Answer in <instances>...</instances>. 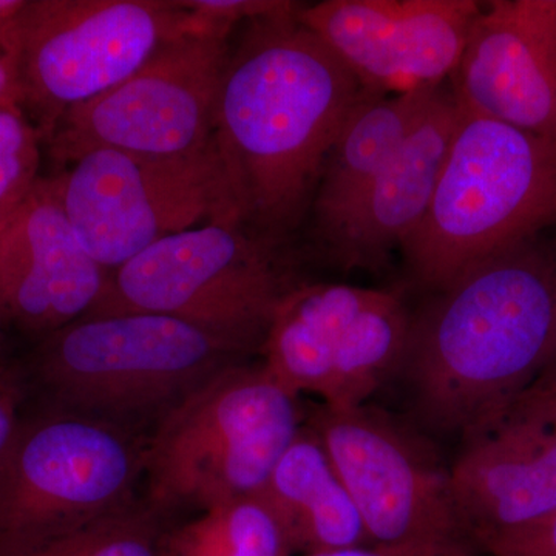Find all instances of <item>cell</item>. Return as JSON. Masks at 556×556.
<instances>
[{"label": "cell", "instance_id": "cell-17", "mask_svg": "<svg viewBox=\"0 0 556 556\" xmlns=\"http://www.w3.org/2000/svg\"><path fill=\"white\" fill-rule=\"evenodd\" d=\"M457 115L459 108L445 84L396 155L321 232L345 268L382 265L426 217Z\"/></svg>", "mask_w": 556, "mask_h": 556}, {"label": "cell", "instance_id": "cell-20", "mask_svg": "<svg viewBox=\"0 0 556 556\" xmlns=\"http://www.w3.org/2000/svg\"><path fill=\"white\" fill-rule=\"evenodd\" d=\"M166 556H291L287 535L262 496H244L167 526Z\"/></svg>", "mask_w": 556, "mask_h": 556}, {"label": "cell", "instance_id": "cell-22", "mask_svg": "<svg viewBox=\"0 0 556 556\" xmlns=\"http://www.w3.org/2000/svg\"><path fill=\"white\" fill-rule=\"evenodd\" d=\"M40 142L21 105L0 109V228L38 185Z\"/></svg>", "mask_w": 556, "mask_h": 556}, {"label": "cell", "instance_id": "cell-18", "mask_svg": "<svg viewBox=\"0 0 556 556\" xmlns=\"http://www.w3.org/2000/svg\"><path fill=\"white\" fill-rule=\"evenodd\" d=\"M260 496L280 522L292 554L372 546L353 497L306 422Z\"/></svg>", "mask_w": 556, "mask_h": 556}, {"label": "cell", "instance_id": "cell-6", "mask_svg": "<svg viewBox=\"0 0 556 556\" xmlns=\"http://www.w3.org/2000/svg\"><path fill=\"white\" fill-rule=\"evenodd\" d=\"M146 434L75 415H25L0 464V556L138 500Z\"/></svg>", "mask_w": 556, "mask_h": 556}, {"label": "cell", "instance_id": "cell-7", "mask_svg": "<svg viewBox=\"0 0 556 556\" xmlns=\"http://www.w3.org/2000/svg\"><path fill=\"white\" fill-rule=\"evenodd\" d=\"M266 241L215 222L174 233L109 273L90 314H163L262 350L291 289Z\"/></svg>", "mask_w": 556, "mask_h": 556}, {"label": "cell", "instance_id": "cell-13", "mask_svg": "<svg viewBox=\"0 0 556 556\" xmlns=\"http://www.w3.org/2000/svg\"><path fill=\"white\" fill-rule=\"evenodd\" d=\"M405 320L393 292L339 283L291 288L270 318L263 364L299 397L356 390L386 371Z\"/></svg>", "mask_w": 556, "mask_h": 556}, {"label": "cell", "instance_id": "cell-15", "mask_svg": "<svg viewBox=\"0 0 556 556\" xmlns=\"http://www.w3.org/2000/svg\"><path fill=\"white\" fill-rule=\"evenodd\" d=\"M448 86L460 108L556 142V0L482 3Z\"/></svg>", "mask_w": 556, "mask_h": 556}, {"label": "cell", "instance_id": "cell-23", "mask_svg": "<svg viewBox=\"0 0 556 556\" xmlns=\"http://www.w3.org/2000/svg\"><path fill=\"white\" fill-rule=\"evenodd\" d=\"M182 9L195 14L211 27L232 33L239 24L263 17L292 16L302 9L287 0H178Z\"/></svg>", "mask_w": 556, "mask_h": 556}, {"label": "cell", "instance_id": "cell-1", "mask_svg": "<svg viewBox=\"0 0 556 556\" xmlns=\"http://www.w3.org/2000/svg\"><path fill=\"white\" fill-rule=\"evenodd\" d=\"M362 91L298 14L248 22L223 70L212 131L241 228L270 239L299 222Z\"/></svg>", "mask_w": 556, "mask_h": 556}, {"label": "cell", "instance_id": "cell-3", "mask_svg": "<svg viewBox=\"0 0 556 556\" xmlns=\"http://www.w3.org/2000/svg\"><path fill=\"white\" fill-rule=\"evenodd\" d=\"M249 353L236 340L163 314H90L36 340L16 367L39 409L149 437L179 402Z\"/></svg>", "mask_w": 556, "mask_h": 556}, {"label": "cell", "instance_id": "cell-14", "mask_svg": "<svg viewBox=\"0 0 556 556\" xmlns=\"http://www.w3.org/2000/svg\"><path fill=\"white\" fill-rule=\"evenodd\" d=\"M481 7L475 0H325L302 5L298 20L362 89L407 93L448 84Z\"/></svg>", "mask_w": 556, "mask_h": 556}, {"label": "cell", "instance_id": "cell-11", "mask_svg": "<svg viewBox=\"0 0 556 556\" xmlns=\"http://www.w3.org/2000/svg\"><path fill=\"white\" fill-rule=\"evenodd\" d=\"M356 504L369 543L397 551L468 548L450 468L396 420L367 405L306 416Z\"/></svg>", "mask_w": 556, "mask_h": 556}, {"label": "cell", "instance_id": "cell-16", "mask_svg": "<svg viewBox=\"0 0 556 556\" xmlns=\"http://www.w3.org/2000/svg\"><path fill=\"white\" fill-rule=\"evenodd\" d=\"M108 276L73 229L53 178H40L0 228V306L7 325L35 340L46 338L90 314Z\"/></svg>", "mask_w": 556, "mask_h": 556}, {"label": "cell", "instance_id": "cell-19", "mask_svg": "<svg viewBox=\"0 0 556 556\" xmlns=\"http://www.w3.org/2000/svg\"><path fill=\"white\" fill-rule=\"evenodd\" d=\"M442 87L391 94L362 91L318 179L314 211L321 232L396 155Z\"/></svg>", "mask_w": 556, "mask_h": 556}, {"label": "cell", "instance_id": "cell-5", "mask_svg": "<svg viewBox=\"0 0 556 556\" xmlns=\"http://www.w3.org/2000/svg\"><path fill=\"white\" fill-rule=\"evenodd\" d=\"M299 396L265 364L223 369L149 434L142 500L161 518L260 495L305 426Z\"/></svg>", "mask_w": 556, "mask_h": 556}, {"label": "cell", "instance_id": "cell-21", "mask_svg": "<svg viewBox=\"0 0 556 556\" xmlns=\"http://www.w3.org/2000/svg\"><path fill=\"white\" fill-rule=\"evenodd\" d=\"M167 526L166 519L138 497L127 506L2 556H166Z\"/></svg>", "mask_w": 556, "mask_h": 556}, {"label": "cell", "instance_id": "cell-9", "mask_svg": "<svg viewBox=\"0 0 556 556\" xmlns=\"http://www.w3.org/2000/svg\"><path fill=\"white\" fill-rule=\"evenodd\" d=\"M68 166L53 178L58 195L84 248L109 273L203 219L240 226L214 144L179 159L93 150Z\"/></svg>", "mask_w": 556, "mask_h": 556}, {"label": "cell", "instance_id": "cell-25", "mask_svg": "<svg viewBox=\"0 0 556 556\" xmlns=\"http://www.w3.org/2000/svg\"><path fill=\"white\" fill-rule=\"evenodd\" d=\"M28 404L27 390L16 365L0 364V464L20 431Z\"/></svg>", "mask_w": 556, "mask_h": 556}, {"label": "cell", "instance_id": "cell-24", "mask_svg": "<svg viewBox=\"0 0 556 556\" xmlns=\"http://www.w3.org/2000/svg\"><path fill=\"white\" fill-rule=\"evenodd\" d=\"M489 556H556V514L479 544Z\"/></svg>", "mask_w": 556, "mask_h": 556}, {"label": "cell", "instance_id": "cell-27", "mask_svg": "<svg viewBox=\"0 0 556 556\" xmlns=\"http://www.w3.org/2000/svg\"><path fill=\"white\" fill-rule=\"evenodd\" d=\"M300 556H477L470 548H453V551H397L378 546H357L338 548V551L317 552V554Z\"/></svg>", "mask_w": 556, "mask_h": 556}, {"label": "cell", "instance_id": "cell-4", "mask_svg": "<svg viewBox=\"0 0 556 556\" xmlns=\"http://www.w3.org/2000/svg\"><path fill=\"white\" fill-rule=\"evenodd\" d=\"M457 108L433 199L401 248L434 291L556 223V142Z\"/></svg>", "mask_w": 556, "mask_h": 556}, {"label": "cell", "instance_id": "cell-28", "mask_svg": "<svg viewBox=\"0 0 556 556\" xmlns=\"http://www.w3.org/2000/svg\"><path fill=\"white\" fill-rule=\"evenodd\" d=\"M7 327H9V325H7L5 316H3L2 306H0V340H2L3 329H5Z\"/></svg>", "mask_w": 556, "mask_h": 556}, {"label": "cell", "instance_id": "cell-10", "mask_svg": "<svg viewBox=\"0 0 556 556\" xmlns=\"http://www.w3.org/2000/svg\"><path fill=\"white\" fill-rule=\"evenodd\" d=\"M228 39L193 17L192 30L164 43L130 78L68 112L49 141L51 156L70 164L101 149L148 159L204 152L214 144Z\"/></svg>", "mask_w": 556, "mask_h": 556}, {"label": "cell", "instance_id": "cell-8", "mask_svg": "<svg viewBox=\"0 0 556 556\" xmlns=\"http://www.w3.org/2000/svg\"><path fill=\"white\" fill-rule=\"evenodd\" d=\"M192 30L178 0H30L17 21L21 108L42 142L60 121Z\"/></svg>", "mask_w": 556, "mask_h": 556}, {"label": "cell", "instance_id": "cell-12", "mask_svg": "<svg viewBox=\"0 0 556 556\" xmlns=\"http://www.w3.org/2000/svg\"><path fill=\"white\" fill-rule=\"evenodd\" d=\"M450 467L470 540L525 529L556 514V367L482 416Z\"/></svg>", "mask_w": 556, "mask_h": 556}, {"label": "cell", "instance_id": "cell-2", "mask_svg": "<svg viewBox=\"0 0 556 556\" xmlns=\"http://www.w3.org/2000/svg\"><path fill=\"white\" fill-rule=\"evenodd\" d=\"M401 367L428 422L459 437L556 367L555 252L532 237L438 289Z\"/></svg>", "mask_w": 556, "mask_h": 556}, {"label": "cell", "instance_id": "cell-26", "mask_svg": "<svg viewBox=\"0 0 556 556\" xmlns=\"http://www.w3.org/2000/svg\"><path fill=\"white\" fill-rule=\"evenodd\" d=\"M20 21V20H17ZM21 105V54L17 22L0 33V109Z\"/></svg>", "mask_w": 556, "mask_h": 556}]
</instances>
